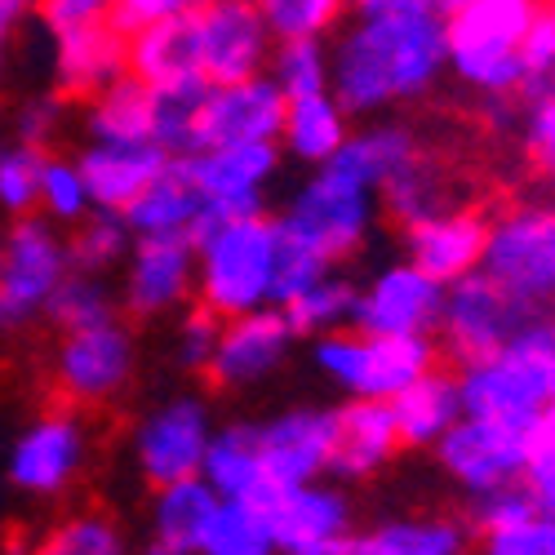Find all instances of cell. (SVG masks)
<instances>
[{
	"instance_id": "6da1fadb",
	"label": "cell",
	"mask_w": 555,
	"mask_h": 555,
	"mask_svg": "<svg viewBox=\"0 0 555 555\" xmlns=\"http://www.w3.org/2000/svg\"><path fill=\"white\" fill-rule=\"evenodd\" d=\"M444 76V14L431 0H356L330 44V89L351 116L423 99Z\"/></svg>"
},
{
	"instance_id": "7a4b0ae2",
	"label": "cell",
	"mask_w": 555,
	"mask_h": 555,
	"mask_svg": "<svg viewBox=\"0 0 555 555\" xmlns=\"http://www.w3.org/2000/svg\"><path fill=\"white\" fill-rule=\"evenodd\" d=\"M457 396L467 418L542 431V409L555 396V320L533 311L506 347L462 364Z\"/></svg>"
},
{
	"instance_id": "3957f363",
	"label": "cell",
	"mask_w": 555,
	"mask_h": 555,
	"mask_svg": "<svg viewBox=\"0 0 555 555\" xmlns=\"http://www.w3.org/2000/svg\"><path fill=\"white\" fill-rule=\"evenodd\" d=\"M192 249H196V302L205 311L231 320L271 307L281 222L267 218V209L241 218H209Z\"/></svg>"
},
{
	"instance_id": "277c9868",
	"label": "cell",
	"mask_w": 555,
	"mask_h": 555,
	"mask_svg": "<svg viewBox=\"0 0 555 555\" xmlns=\"http://www.w3.org/2000/svg\"><path fill=\"white\" fill-rule=\"evenodd\" d=\"M542 0H472L444 18V72L489 99L520 94L529 85V36Z\"/></svg>"
},
{
	"instance_id": "5b68a950",
	"label": "cell",
	"mask_w": 555,
	"mask_h": 555,
	"mask_svg": "<svg viewBox=\"0 0 555 555\" xmlns=\"http://www.w3.org/2000/svg\"><path fill=\"white\" fill-rule=\"evenodd\" d=\"M378 214H383V201L374 188L356 182L338 165H320L298 182V192L285 201V214L275 222H281L289 241H298L315 258L338 267L374 241Z\"/></svg>"
},
{
	"instance_id": "8992f818",
	"label": "cell",
	"mask_w": 555,
	"mask_h": 555,
	"mask_svg": "<svg viewBox=\"0 0 555 555\" xmlns=\"http://www.w3.org/2000/svg\"><path fill=\"white\" fill-rule=\"evenodd\" d=\"M311 364L347 400L391 404L409 383H418L427 369H436V347L431 338H391L347 325L311 343Z\"/></svg>"
},
{
	"instance_id": "52a82bcc",
	"label": "cell",
	"mask_w": 555,
	"mask_h": 555,
	"mask_svg": "<svg viewBox=\"0 0 555 555\" xmlns=\"http://www.w3.org/2000/svg\"><path fill=\"white\" fill-rule=\"evenodd\" d=\"M89 457H94L89 427L72 404H63L23 423L5 457V476L27 502H63L85 480Z\"/></svg>"
},
{
	"instance_id": "ba28073f",
	"label": "cell",
	"mask_w": 555,
	"mask_h": 555,
	"mask_svg": "<svg viewBox=\"0 0 555 555\" xmlns=\"http://www.w3.org/2000/svg\"><path fill=\"white\" fill-rule=\"evenodd\" d=\"M72 271L63 227L40 214L10 222L0 231V325H27L44 315Z\"/></svg>"
},
{
	"instance_id": "9c48e42d",
	"label": "cell",
	"mask_w": 555,
	"mask_h": 555,
	"mask_svg": "<svg viewBox=\"0 0 555 555\" xmlns=\"http://www.w3.org/2000/svg\"><path fill=\"white\" fill-rule=\"evenodd\" d=\"M138 369V343L120 315L99 320V325L63 330L54 347V387L72 409L112 404Z\"/></svg>"
},
{
	"instance_id": "30bf717a",
	"label": "cell",
	"mask_w": 555,
	"mask_h": 555,
	"mask_svg": "<svg viewBox=\"0 0 555 555\" xmlns=\"http://www.w3.org/2000/svg\"><path fill=\"white\" fill-rule=\"evenodd\" d=\"M520 302H555V205H520L489 222L485 267Z\"/></svg>"
},
{
	"instance_id": "8fae6325",
	"label": "cell",
	"mask_w": 555,
	"mask_h": 555,
	"mask_svg": "<svg viewBox=\"0 0 555 555\" xmlns=\"http://www.w3.org/2000/svg\"><path fill=\"white\" fill-rule=\"evenodd\" d=\"M533 311L538 307L520 302L512 289H502L489 271H476V275H467V281L444 285L436 334H440L444 351L457 364H472V360L493 356L498 347L512 343V334Z\"/></svg>"
},
{
	"instance_id": "7c38bea8",
	"label": "cell",
	"mask_w": 555,
	"mask_h": 555,
	"mask_svg": "<svg viewBox=\"0 0 555 555\" xmlns=\"http://www.w3.org/2000/svg\"><path fill=\"white\" fill-rule=\"evenodd\" d=\"M542 431H525V427H506V423H489V418H462L444 431V440L436 444V462L440 472L467 493L480 498L489 489L516 485L525 476L529 449Z\"/></svg>"
},
{
	"instance_id": "4fadbf2b",
	"label": "cell",
	"mask_w": 555,
	"mask_h": 555,
	"mask_svg": "<svg viewBox=\"0 0 555 555\" xmlns=\"http://www.w3.org/2000/svg\"><path fill=\"white\" fill-rule=\"evenodd\" d=\"M214 413L201 396H173L143 413L133 427V467L152 489L169 480L201 476L205 449L214 440Z\"/></svg>"
},
{
	"instance_id": "5bb4252c",
	"label": "cell",
	"mask_w": 555,
	"mask_h": 555,
	"mask_svg": "<svg viewBox=\"0 0 555 555\" xmlns=\"http://www.w3.org/2000/svg\"><path fill=\"white\" fill-rule=\"evenodd\" d=\"M440 302H444V285H436L409 258H400L356 285L351 325L369 334H391V338H431L440 320Z\"/></svg>"
},
{
	"instance_id": "9a60e30c",
	"label": "cell",
	"mask_w": 555,
	"mask_h": 555,
	"mask_svg": "<svg viewBox=\"0 0 555 555\" xmlns=\"http://www.w3.org/2000/svg\"><path fill=\"white\" fill-rule=\"evenodd\" d=\"M192 27H196V59L205 85H227L267 72L275 40L254 0H209V5L192 14Z\"/></svg>"
},
{
	"instance_id": "2e32d148",
	"label": "cell",
	"mask_w": 555,
	"mask_h": 555,
	"mask_svg": "<svg viewBox=\"0 0 555 555\" xmlns=\"http://www.w3.org/2000/svg\"><path fill=\"white\" fill-rule=\"evenodd\" d=\"M182 169L196 182L209 218H241L262 214L267 188L281 173V147L245 143V147H201L182 156Z\"/></svg>"
},
{
	"instance_id": "e0dca14e",
	"label": "cell",
	"mask_w": 555,
	"mask_h": 555,
	"mask_svg": "<svg viewBox=\"0 0 555 555\" xmlns=\"http://www.w3.org/2000/svg\"><path fill=\"white\" fill-rule=\"evenodd\" d=\"M294 347H298V334L289 330V320L275 307L231 315V320H222L218 347L209 356L205 374L222 391H249V387H262L267 378L281 374Z\"/></svg>"
},
{
	"instance_id": "ac0fdd59",
	"label": "cell",
	"mask_w": 555,
	"mask_h": 555,
	"mask_svg": "<svg viewBox=\"0 0 555 555\" xmlns=\"http://www.w3.org/2000/svg\"><path fill=\"white\" fill-rule=\"evenodd\" d=\"M285 120V94L271 76H245L209 85L201 120H196V152L201 147H245V143H275Z\"/></svg>"
},
{
	"instance_id": "d6986e66",
	"label": "cell",
	"mask_w": 555,
	"mask_h": 555,
	"mask_svg": "<svg viewBox=\"0 0 555 555\" xmlns=\"http://www.w3.org/2000/svg\"><path fill=\"white\" fill-rule=\"evenodd\" d=\"M258 444H262L271 493L289 485H307V480H325L334 457V409L294 404L271 413L267 423H258Z\"/></svg>"
},
{
	"instance_id": "ffe728a7",
	"label": "cell",
	"mask_w": 555,
	"mask_h": 555,
	"mask_svg": "<svg viewBox=\"0 0 555 555\" xmlns=\"http://www.w3.org/2000/svg\"><path fill=\"white\" fill-rule=\"evenodd\" d=\"M196 249L192 241H133L120 275V302L138 320H160L192 302Z\"/></svg>"
},
{
	"instance_id": "44dd1931",
	"label": "cell",
	"mask_w": 555,
	"mask_h": 555,
	"mask_svg": "<svg viewBox=\"0 0 555 555\" xmlns=\"http://www.w3.org/2000/svg\"><path fill=\"white\" fill-rule=\"evenodd\" d=\"M489 222L476 209L444 205L418 222H404V249L409 262L427 271L436 285H457L485 267Z\"/></svg>"
},
{
	"instance_id": "7402d4cb",
	"label": "cell",
	"mask_w": 555,
	"mask_h": 555,
	"mask_svg": "<svg viewBox=\"0 0 555 555\" xmlns=\"http://www.w3.org/2000/svg\"><path fill=\"white\" fill-rule=\"evenodd\" d=\"M262 506H267V520H271L281 555L311 551V546H325V542H338V538L356 533V506H351L347 489L330 485V480H307V485L275 489Z\"/></svg>"
},
{
	"instance_id": "603a6c76",
	"label": "cell",
	"mask_w": 555,
	"mask_h": 555,
	"mask_svg": "<svg viewBox=\"0 0 555 555\" xmlns=\"http://www.w3.org/2000/svg\"><path fill=\"white\" fill-rule=\"evenodd\" d=\"M50 72L59 94L72 99L99 94L103 85L125 76V36L112 27V18L50 31Z\"/></svg>"
},
{
	"instance_id": "cb8c5ba5",
	"label": "cell",
	"mask_w": 555,
	"mask_h": 555,
	"mask_svg": "<svg viewBox=\"0 0 555 555\" xmlns=\"http://www.w3.org/2000/svg\"><path fill=\"white\" fill-rule=\"evenodd\" d=\"M400 431L391 418L387 400H347L334 409V457L330 472L338 480H369L383 467H391V457L400 453Z\"/></svg>"
},
{
	"instance_id": "d4e9b609",
	"label": "cell",
	"mask_w": 555,
	"mask_h": 555,
	"mask_svg": "<svg viewBox=\"0 0 555 555\" xmlns=\"http://www.w3.org/2000/svg\"><path fill=\"white\" fill-rule=\"evenodd\" d=\"M76 165L85 173V188H89L94 209L125 214L152 188V178L165 173L169 152H160L156 143H89L76 156Z\"/></svg>"
},
{
	"instance_id": "484cf974",
	"label": "cell",
	"mask_w": 555,
	"mask_h": 555,
	"mask_svg": "<svg viewBox=\"0 0 555 555\" xmlns=\"http://www.w3.org/2000/svg\"><path fill=\"white\" fill-rule=\"evenodd\" d=\"M125 222L133 241H196L209 222V209L188 169L169 160L165 173H156L152 188L125 209Z\"/></svg>"
},
{
	"instance_id": "4316f807",
	"label": "cell",
	"mask_w": 555,
	"mask_h": 555,
	"mask_svg": "<svg viewBox=\"0 0 555 555\" xmlns=\"http://www.w3.org/2000/svg\"><path fill=\"white\" fill-rule=\"evenodd\" d=\"M125 72L133 80H143L147 89H169V85L201 80L192 14L188 18L156 23V27H143V31H129L125 36Z\"/></svg>"
},
{
	"instance_id": "83f0119b",
	"label": "cell",
	"mask_w": 555,
	"mask_h": 555,
	"mask_svg": "<svg viewBox=\"0 0 555 555\" xmlns=\"http://www.w3.org/2000/svg\"><path fill=\"white\" fill-rule=\"evenodd\" d=\"M347 138H351V112L334 99V89L307 94V99H285L281 138H275L281 156H289L307 169H320L343 152Z\"/></svg>"
},
{
	"instance_id": "f1b7e54d",
	"label": "cell",
	"mask_w": 555,
	"mask_h": 555,
	"mask_svg": "<svg viewBox=\"0 0 555 555\" xmlns=\"http://www.w3.org/2000/svg\"><path fill=\"white\" fill-rule=\"evenodd\" d=\"M201 480L218 498H241V502H267L271 480L258 444V423H227L214 427V440L201 462Z\"/></svg>"
},
{
	"instance_id": "f546056e",
	"label": "cell",
	"mask_w": 555,
	"mask_h": 555,
	"mask_svg": "<svg viewBox=\"0 0 555 555\" xmlns=\"http://www.w3.org/2000/svg\"><path fill=\"white\" fill-rule=\"evenodd\" d=\"M391 418H396L400 444H409V449H436L444 440V431L462 418L457 378L444 374V369H427L418 383H409L391 400Z\"/></svg>"
},
{
	"instance_id": "4dcf8cb0",
	"label": "cell",
	"mask_w": 555,
	"mask_h": 555,
	"mask_svg": "<svg viewBox=\"0 0 555 555\" xmlns=\"http://www.w3.org/2000/svg\"><path fill=\"white\" fill-rule=\"evenodd\" d=\"M360 538H364L369 555H472V546H476L472 525L457 516H444V512L391 516Z\"/></svg>"
},
{
	"instance_id": "1f68e13d",
	"label": "cell",
	"mask_w": 555,
	"mask_h": 555,
	"mask_svg": "<svg viewBox=\"0 0 555 555\" xmlns=\"http://www.w3.org/2000/svg\"><path fill=\"white\" fill-rule=\"evenodd\" d=\"M89 143H152V89L129 72L85 99Z\"/></svg>"
},
{
	"instance_id": "d6a6232c",
	"label": "cell",
	"mask_w": 555,
	"mask_h": 555,
	"mask_svg": "<svg viewBox=\"0 0 555 555\" xmlns=\"http://www.w3.org/2000/svg\"><path fill=\"white\" fill-rule=\"evenodd\" d=\"M418 156H423V147L413 143V133L404 125H369V129H351V138L330 165H338L343 173L364 182V188L383 192L387 182L400 169H409Z\"/></svg>"
},
{
	"instance_id": "836d02e7",
	"label": "cell",
	"mask_w": 555,
	"mask_h": 555,
	"mask_svg": "<svg viewBox=\"0 0 555 555\" xmlns=\"http://www.w3.org/2000/svg\"><path fill=\"white\" fill-rule=\"evenodd\" d=\"M27 555H133V542L125 525L103 506H76V512H63L44 525Z\"/></svg>"
},
{
	"instance_id": "e575fe53",
	"label": "cell",
	"mask_w": 555,
	"mask_h": 555,
	"mask_svg": "<svg viewBox=\"0 0 555 555\" xmlns=\"http://www.w3.org/2000/svg\"><path fill=\"white\" fill-rule=\"evenodd\" d=\"M218 512V493L201 480H169L152 489V538L156 542H173V546H201L209 520Z\"/></svg>"
},
{
	"instance_id": "d590c367",
	"label": "cell",
	"mask_w": 555,
	"mask_h": 555,
	"mask_svg": "<svg viewBox=\"0 0 555 555\" xmlns=\"http://www.w3.org/2000/svg\"><path fill=\"white\" fill-rule=\"evenodd\" d=\"M285 320H289V330L298 338H325V334H338L351 325V315H356V281H347V275L338 267H330L320 281H311L298 298H289L285 307H275Z\"/></svg>"
},
{
	"instance_id": "8d00e7d4",
	"label": "cell",
	"mask_w": 555,
	"mask_h": 555,
	"mask_svg": "<svg viewBox=\"0 0 555 555\" xmlns=\"http://www.w3.org/2000/svg\"><path fill=\"white\" fill-rule=\"evenodd\" d=\"M201 555H281L262 502L218 498V512L196 546Z\"/></svg>"
},
{
	"instance_id": "74e56055",
	"label": "cell",
	"mask_w": 555,
	"mask_h": 555,
	"mask_svg": "<svg viewBox=\"0 0 555 555\" xmlns=\"http://www.w3.org/2000/svg\"><path fill=\"white\" fill-rule=\"evenodd\" d=\"M67 249H72V267L85 271V275H103L112 267H120L133 249V231L125 222V214H107V209H94L89 218H80L67 236Z\"/></svg>"
},
{
	"instance_id": "f35d334b",
	"label": "cell",
	"mask_w": 555,
	"mask_h": 555,
	"mask_svg": "<svg viewBox=\"0 0 555 555\" xmlns=\"http://www.w3.org/2000/svg\"><path fill=\"white\" fill-rule=\"evenodd\" d=\"M201 80L192 85H169V89H152V143L169 156H192L196 152V120H201V103H205Z\"/></svg>"
},
{
	"instance_id": "ab89813d",
	"label": "cell",
	"mask_w": 555,
	"mask_h": 555,
	"mask_svg": "<svg viewBox=\"0 0 555 555\" xmlns=\"http://www.w3.org/2000/svg\"><path fill=\"white\" fill-rule=\"evenodd\" d=\"M267 76L285 99H307L330 89V44L325 40H275Z\"/></svg>"
},
{
	"instance_id": "60d3db41",
	"label": "cell",
	"mask_w": 555,
	"mask_h": 555,
	"mask_svg": "<svg viewBox=\"0 0 555 555\" xmlns=\"http://www.w3.org/2000/svg\"><path fill=\"white\" fill-rule=\"evenodd\" d=\"M271 40H325L351 0H254Z\"/></svg>"
},
{
	"instance_id": "b9f144b4",
	"label": "cell",
	"mask_w": 555,
	"mask_h": 555,
	"mask_svg": "<svg viewBox=\"0 0 555 555\" xmlns=\"http://www.w3.org/2000/svg\"><path fill=\"white\" fill-rule=\"evenodd\" d=\"M36 214L54 227H76L80 218L94 214V201H89V188H85V173L76 160L67 156H44V173H40V201H36Z\"/></svg>"
},
{
	"instance_id": "7bdbcfd3",
	"label": "cell",
	"mask_w": 555,
	"mask_h": 555,
	"mask_svg": "<svg viewBox=\"0 0 555 555\" xmlns=\"http://www.w3.org/2000/svg\"><path fill=\"white\" fill-rule=\"evenodd\" d=\"M44 156L50 152H40L31 143H18V138L0 147V218L5 222H18V218L36 214Z\"/></svg>"
},
{
	"instance_id": "ee69618b",
	"label": "cell",
	"mask_w": 555,
	"mask_h": 555,
	"mask_svg": "<svg viewBox=\"0 0 555 555\" xmlns=\"http://www.w3.org/2000/svg\"><path fill=\"white\" fill-rule=\"evenodd\" d=\"M378 201L400 218V222H418V218H427V214H436V209H444L449 201H444V182H440V169L427 160V156H418L409 169H400L387 188L378 192Z\"/></svg>"
},
{
	"instance_id": "f6af8a7d",
	"label": "cell",
	"mask_w": 555,
	"mask_h": 555,
	"mask_svg": "<svg viewBox=\"0 0 555 555\" xmlns=\"http://www.w3.org/2000/svg\"><path fill=\"white\" fill-rule=\"evenodd\" d=\"M50 315L59 320V330H80V325H99V320L116 315V294L103 285V275H85L72 271L63 289L50 302Z\"/></svg>"
},
{
	"instance_id": "bcb514c9",
	"label": "cell",
	"mask_w": 555,
	"mask_h": 555,
	"mask_svg": "<svg viewBox=\"0 0 555 555\" xmlns=\"http://www.w3.org/2000/svg\"><path fill=\"white\" fill-rule=\"evenodd\" d=\"M472 555H555V520L533 512L516 525L476 533Z\"/></svg>"
},
{
	"instance_id": "7dc6e473",
	"label": "cell",
	"mask_w": 555,
	"mask_h": 555,
	"mask_svg": "<svg viewBox=\"0 0 555 555\" xmlns=\"http://www.w3.org/2000/svg\"><path fill=\"white\" fill-rule=\"evenodd\" d=\"M218 330H222V320L214 311H205L201 302L192 311H182L178 330H173V360H178V369H188V374H205L209 356L218 347Z\"/></svg>"
},
{
	"instance_id": "c3c4849f",
	"label": "cell",
	"mask_w": 555,
	"mask_h": 555,
	"mask_svg": "<svg viewBox=\"0 0 555 555\" xmlns=\"http://www.w3.org/2000/svg\"><path fill=\"white\" fill-rule=\"evenodd\" d=\"M325 271H330L325 258H315L311 249H302L298 241H289L285 231H281V249H275V281H271V307H285L311 281H320Z\"/></svg>"
},
{
	"instance_id": "681fc988",
	"label": "cell",
	"mask_w": 555,
	"mask_h": 555,
	"mask_svg": "<svg viewBox=\"0 0 555 555\" xmlns=\"http://www.w3.org/2000/svg\"><path fill=\"white\" fill-rule=\"evenodd\" d=\"M67 125V107H63V94H31L18 103L14 112V138L18 143H31V147H50L59 143V133Z\"/></svg>"
},
{
	"instance_id": "f907efd6",
	"label": "cell",
	"mask_w": 555,
	"mask_h": 555,
	"mask_svg": "<svg viewBox=\"0 0 555 555\" xmlns=\"http://www.w3.org/2000/svg\"><path fill=\"white\" fill-rule=\"evenodd\" d=\"M525 160L555 182V89L533 94V107L525 116Z\"/></svg>"
},
{
	"instance_id": "816d5d0a",
	"label": "cell",
	"mask_w": 555,
	"mask_h": 555,
	"mask_svg": "<svg viewBox=\"0 0 555 555\" xmlns=\"http://www.w3.org/2000/svg\"><path fill=\"white\" fill-rule=\"evenodd\" d=\"M538 506L533 498L525 493V485H502V489H489L480 498H472V529L485 533V529H502V525H516L525 516H533Z\"/></svg>"
},
{
	"instance_id": "f5cc1de1",
	"label": "cell",
	"mask_w": 555,
	"mask_h": 555,
	"mask_svg": "<svg viewBox=\"0 0 555 555\" xmlns=\"http://www.w3.org/2000/svg\"><path fill=\"white\" fill-rule=\"evenodd\" d=\"M201 5H209V0H116L112 27L120 36H129V31H143V27H156V23H169V18H188Z\"/></svg>"
},
{
	"instance_id": "db71d44e",
	"label": "cell",
	"mask_w": 555,
	"mask_h": 555,
	"mask_svg": "<svg viewBox=\"0 0 555 555\" xmlns=\"http://www.w3.org/2000/svg\"><path fill=\"white\" fill-rule=\"evenodd\" d=\"M520 485H525V493L533 498L538 512L555 520V440H546V436H538V440H533Z\"/></svg>"
},
{
	"instance_id": "11a10c76",
	"label": "cell",
	"mask_w": 555,
	"mask_h": 555,
	"mask_svg": "<svg viewBox=\"0 0 555 555\" xmlns=\"http://www.w3.org/2000/svg\"><path fill=\"white\" fill-rule=\"evenodd\" d=\"M112 5L116 0H40V18H44L50 31H63V27L112 18Z\"/></svg>"
},
{
	"instance_id": "9f6ffc18",
	"label": "cell",
	"mask_w": 555,
	"mask_h": 555,
	"mask_svg": "<svg viewBox=\"0 0 555 555\" xmlns=\"http://www.w3.org/2000/svg\"><path fill=\"white\" fill-rule=\"evenodd\" d=\"M294 555H369V551H364V538H360V533H347V538H338V542L311 546V551H294Z\"/></svg>"
},
{
	"instance_id": "6f0895ef",
	"label": "cell",
	"mask_w": 555,
	"mask_h": 555,
	"mask_svg": "<svg viewBox=\"0 0 555 555\" xmlns=\"http://www.w3.org/2000/svg\"><path fill=\"white\" fill-rule=\"evenodd\" d=\"M133 555H201V551H196V546H173V542H156V538H152L143 551H133Z\"/></svg>"
},
{
	"instance_id": "680465c9",
	"label": "cell",
	"mask_w": 555,
	"mask_h": 555,
	"mask_svg": "<svg viewBox=\"0 0 555 555\" xmlns=\"http://www.w3.org/2000/svg\"><path fill=\"white\" fill-rule=\"evenodd\" d=\"M542 436L546 440H555V396L546 400V409H542Z\"/></svg>"
},
{
	"instance_id": "91938a15",
	"label": "cell",
	"mask_w": 555,
	"mask_h": 555,
	"mask_svg": "<svg viewBox=\"0 0 555 555\" xmlns=\"http://www.w3.org/2000/svg\"><path fill=\"white\" fill-rule=\"evenodd\" d=\"M431 5H436V10H440V14L449 18V14H457V10H467L472 0H431Z\"/></svg>"
},
{
	"instance_id": "94428289",
	"label": "cell",
	"mask_w": 555,
	"mask_h": 555,
	"mask_svg": "<svg viewBox=\"0 0 555 555\" xmlns=\"http://www.w3.org/2000/svg\"><path fill=\"white\" fill-rule=\"evenodd\" d=\"M5 72H10V36L0 31V80H5Z\"/></svg>"
},
{
	"instance_id": "6125c7cd",
	"label": "cell",
	"mask_w": 555,
	"mask_h": 555,
	"mask_svg": "<svg viewBox=\"0 0 555 555\" xmlns=\"http://www.w3.org/2000/svg\"><path fill=\"white\" fill-rule=\"evenodd\" d=\"M542 23H546V31L555 36V0H542Z\"/></svg>"
},
{
	"instance_id": "be15d7a7",
	"label": "cell",
	"mask_w": 555,
	"mask_h": 555,
	"mask_svg": "<svg viewBox=\"0 0 555 555\" xmlns=\"http://www.w3.org/2000/svg\"><path fill=\"white\" fill-rule=\"evenodd\" d=\"M0 555H27V546H0Z\"/></svg>"
},
{
	"instance_id": "e7e4bbea",
	"label": "cell",
	"mask_w": 555,
	"mask_h": 555,
	"mask_svg": "<svg viewBox=\"0 0 555 555\" xmlns=\"http://www.w3.org/2000/svg\"><path fill=\"white\" fill-rule=\"evenodd\" d=\"M351 5H356V0H351Z\"/></svg>"
}]
</instances>
